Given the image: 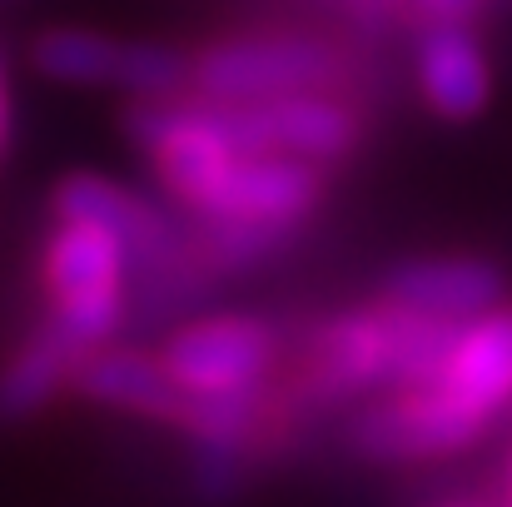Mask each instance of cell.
Returning a JSON list of instances; mask_svg holds the SVG:
<instances>
[{"label": "cell", "instance_id": "6da1fadb", "mask_svg": "<svg viewBox=\"0 0 512 507\" xmlns=\"http://www.w3.org/2000/svg\"><path fill=\"white\" fill-rule=\"evenodd\" d=\"M125 264L130 244L100 224L60 219L45 239V289L50 324L65 329L80 348H100L125 319Z\"/></svg>", "mask_w": 512, "mask_h": 507}, {"label": "cell", "instance_id": "7a4b0ae2", "mask_svg": "<svg viewBox=\"0 0 512 507\" xmlns=\"http://www.w3.org/2000/svg\"><path fill=\"white\" fill-rule=\"evenodd\" d=\"M125 130L150 155V165L165 179V189L179 204H189L194 214L214 199L224 174L244 160L239 145L229 140L214 100H194V105L135 100L130 115H125Z\"/></svg>", "mask_w": 512, "mask_h": 507}, {"label": "cell", "instance_id": "3957f363", "mask_svg": "<svg viewBox=\"0 0 512 507\" xmlns=\"http://www.w3.org/2000/svg\"><path fill=\"white\" fill-rule=\"evenodd\" d=\"M329 75L334 55L309 35H229L194 55V95L219 105L319 90Z\"/></svg>", "mask_w": 512, "mask_h": 507}, {"label": "cell", "instance_id": "277c9868", "mask_svg": "<svg viewBox=\"0 0 512 507\" xmlns=\"http://www.w3.org/2000/svg\"><path fill=\"white\" fill-rule=\"evenodd\" d=\"M219 120L229 140L239 145V155H294V160L329 165L358 145V120L339 100L314 95V90L249 100V105H219Z\"/></svg>", "mask_w": 512, "mask_h": 507}, {"label": "cell", "instance_id": "5b68a950", "mask_svg": "<svg viewBox=\"0 0 512 507\" xmlns=\"http://www.w3.org/2000/svg\"><path fill=\"white\" fill-rule=\"evenodd\" d=\"M488 423L493 418H483L478 408L453 398L443 383H413L398 398H388L373 413H363L358 428H353V443H358L363 458H378V463L438 458V453L468 448Z\"/></svg>", "mask_w": 512, "mask_h": 507}, {"label": "cell", "instance_id": "8992f818", "mask_svg": "<svg viewBox=\"0 0 512 507\" xmlns=\"http://www.w3.org/2000/svg\"><path fill=\"white\" fill-rule=\"evenodd\" d=\"M174 383L199 398V393H239L254 388L269 363H274V329L254 314H214L189 329H179L165 348Z\"/></svg>", "mask_w": 512, "mask_h": 507}, {"label": "cell", "instance_id": "52a82bcc", "mask_svg": "<svg viewBox=\"0 0 512 507\" xmlns=\"http://www.w3.org/2000/svg\"><path fill=\"white\" fill-rule=\"evenodd\" d=\"M319 199H324V174H319L314 160L244 155L224 174V184L214 189V199L199 214L204 219H249V224L294 229Z\"/></svg>", "mask_w": 512, "mask_h": 507}, {"label": "cell", "instance_id": "ba28073f", "mask_svg": "<svg viewBox=\"0 0 512 507\" xmlns=\"http://www.w3.org/2000/svg\"><path fill=\"white\" fill-rule=\"evenodd\" d=\"M383 299L448 324H468L503 304V269L488 259H408L383 279Z\"/></svg>", "mask_w": 512, "mask_h": 507}, {"label": "cell", "instance_id": "9c48e42d", "mask_svg": "<svg viewBox=\"0 0 512 507\" xmlns=\"http://www.w3.org/2000/svg\"><path fill=\"white\" fill-rule=\"evenodd\" d=\"M314 378L329 393L398 383V309L383 299V309L329 319L314 338Z\"/></svg>", "mask_w": 512, "mask_h": 507}, {"label": "cell", "instance_id": "30bf717a", "mask_svg": "<svg viewBox=\"0 0 512 507\" xmlns=\"http://www.w3.org/2000/svg\"><path fill=\"white\" fill-rule=\"evenodd\" d=\"M418 90L433 115L463 125L478 120L493 100V75L478 35L468 20H433L423 45H418Z\"/></svg>", "mask_w": 512, "mask_h": 507}, {"label": "cell", "instance_id": "8fae6325", "mask_svg": "<svg viewBox=\"0 0 512 507\" xmlns=\"http://www.w3.org/2000/svg\"><path fill=\"white\" fill-rule=\"evenodd\" d=\"M75 388L90 403H105L135 418H165V423H179L189 403V393L174 383L165 353L155 358L145 348H105V343L90 348L75 368Z\"/></svg>", "mask_w": 512, "mask_h": 507}, {"label": "cell", "instance_id": "7c38bea8", "mask_svg": "<svg viewBox=\"0 0 512 507\" xmlns=\"http://www.w3.org/2000/svg\"><path fill=\"white\" fill-rule=\"evenodd\" d=\"M433 383H443L453 398H463L483 418H498L512 403V304L468 319Z\"/></svg>", "mask_w": 512, "mask_h": 507}, {"label": "cell", "instance_id": "4fadbf2b", "mask_svg": "<svg viewBox=\"0 0 512 507\" xmlns=\"http://www.w3.org/2000/svg\"><path fill=\"white\" fill-rule=\"evenodd\" d=\"M50 209H55V219L100 224V229L120 234V239L130 244V254L165 249V224H160V214H155L140 194H130L125 184H110V179H100V174H90V169L65 174V179L55 184V194H50Z\"/></svg>", "mask_w": 512, "mask_h": 507}, {"label": "cell", "instance_id": "5bb4252c", "mask_svg": "<svg viewBox=\"0 0 512 507\" xmlns=\"http://www.w3.org/2000/svg\"><path fill=\"white\" fill-rule=\"evenodd\" d=\"M90 348H80L75 338L55 324H45L30 343L15 348V358L5 363V378H0V408L10 423H25L35 418L65 383H75V368Z\"/></svg>", "mask_w": 512, "mask_h": 507}, {"label": "cell", "instance_id": "9a60e30c", "mask_svg": "<svg viewBox=\"0 0 512 507\" xmlns=\"http://www.w3.org/2000/svg\"><path fill=\"white\" fill-rule=\"evenodd\" d=\"M120 55H125V40L85 30V25H50L30 40V65L55 85H115Z\"/></svg>", "mask_w": 512, "mask_h": 507}, {"label": "cell", "instance_id": "2e32d148", "mask_svg": "<svg viewBox=\"0 0 512 507\" xmlns=\"http://www.w3.org/2000/svg\"><path fill=\"white\" fill-rule=\"evenodd\" d=\"M115 85L135 100H174L194 90V55H184L179 45H165V40H125Z\"/></svg>", "mask_w": 512, "mask_h": 507}, {"label": "cell", "instance_id": "e0dca14e", "mask_svg": "<svg viewBox=\"0 0 512 507\" xmlns=\"http://www.w3.org/2000/svg\"><path fill=\"white\" fill-rule=\"evenodd\" d=\"M189 438L199 448H214V453H239L249 423H254V388H239V393H199L184 403V418Z\"/></svg>", "mask_w": 512, "mask_h": 507}, {"label": "cell", "instance_id": "ac0fdd59", "mask_svg": "<svg viewBox=\"0 0 512 507\" xmlns=\"http://www.w3.org/2000/svg\"><path fill=\"white\" fill-rule=\"evenodd\" d=\"M289 229L279 224H249V219H209V249L224 259V264H239V259H259L269 254L274 244H284Z\"/></svg>", "mask_w": 512, "mask_h": 507}, {"label": "cell", "instance_id": "d6986e66", "mask_svg": "<svg viewBox=\"0 0 512 507\" xmlns=\"http://www.w3.org/2000/svg\"><path fill=\"white\" fill-rule=\"evenodd\" d=\"M408 5L433 25V20H473V10H478L483 0H408Z\"/></svg>", "mask_w": 512, "mask_h": 507}, {"label": "cell", "instance_id": "ffe728a7", "mask_svg": "<svg viewBox=\"0 0 512 507\" xmlns=\"http://www.w3.org/2000/svg\"><path fill=\"white\" fill-rule=\"evenodd\" d=\"M508 488H512V463H508Z\"/></svg>", "mask_w": 512, "mask_h": 507}]
</instances>
